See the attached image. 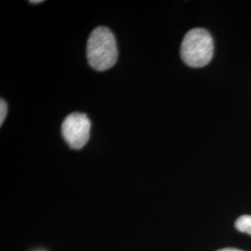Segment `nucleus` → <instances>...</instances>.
<instances>
[{
	"label": "nucleus",
	"mask_w": 251,
	"mask_h": 251,
	"mask_svg": "<svg viewBox=\"0 0 251 251\" xmlns=\"http://www.w3.org/2000/svg\"><path fill=\"white\" fill-rule=\"evenodd\" d=\"M117 41L107 27L95 28L87 43V58L90 66L97 71H106L117 61Z\"/></svg>",
	"instance_id": "nucleus-1"
},
{
	"label": "nucleus",
	"mask_w": 251,
	"mask_h": 251,
	"mask_svg": "<svg viewBox=\"0 0 251 251\" xmlns=\"http://www.w3.org/2000/svg\"><path fill=\"white\" fill-rule=\"evenodd\" d=\"M235 228L239 232L251 234V216L244 215L239 217L235 222Z\"/></svg>",
	"instance_id": "nucleus-4"
},
{
	"label": "nucleus",
	"mask_w": 251,
	"mask_h": 251,
	"mask_svg": "<svg viewBox=\"0 0 251 251\" xmlns=\"http://www.w3.org/2000/svg\"><path fill=\"white\" fill-rule=\"evenodd\" d=\"M214 44L212 36L203 28H195L185 35L180 46V57L188 66L204 67L212 59Z\"/></svg>",
	"instance_id": "nucleus-2"
},
{
	"label": "nucleus",
	"mask_w": 251,
	"mask_h": 251,
	"mask_svg": "<svg viewBox=\"0 0 251 251\" xmlns=\"http://www.w3.org/2000/svg\"><path fill=\"white\" fill-rule=\"evenodd\" d=\"M43 1L42 0H37V1H29V3H32V4H36V3H42Z\"/></svg>",
	"instance_id": "nucleus-7"
},
{
	"label": "nucleus",
	"mask_w": 251,
	"mask_h": 251,
	"mask_svg": "<svg viewBox=\"0 0 251 251\" xmlns=\"http://www.w3.org/2000/svg\"><path fill=\"white\" fill-rule=\"evenodd\" d=\"M7 113H8L7 102L4 100L1 99V101H0V125H3V122L7 116Z\"/></svg>",
	"instance_id": "nucleus-5"
},
{
	"label": "nucleus",
	"mask_w": 251,
	"mask_h": 251,
	"mask_svg": "<svg viewBox=\"0 0 251 251\" xmlns=\"http://www.w3.org/2000/svg\"><path fill=\"white\" fill-rule=\"evenodd\" d=\"M91 122L85 114L73 113L62 124V134L72 149H81L89 142Z\"/></svg>",
	"instance_id": "nucleus-3"
},
{
	"label": "nucleus",
	"mask_w": 251,
	"mask_h": 251,
	"mask_svg": "<svg viewBox=\"0 0 251 251\" xmlns=\"http://www.w3.org/2000/svg\"><path fill=\"white\" fill-rule=\"evenodd\" d=\"M240 251V250H237V249H230V248H228V249H223V250H219V251Z\"/></svg>",
	"instance_id": "nucleus-6"
}]
</instances>
